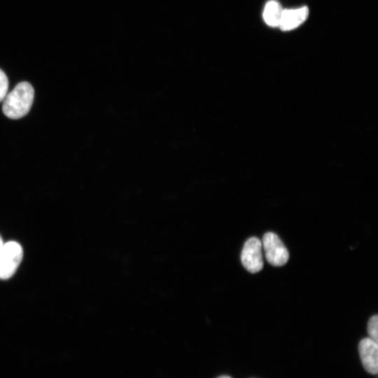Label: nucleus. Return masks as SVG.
Returning a JSON list of instances; mask_svg holds the SVG:
<instances>
[{"label":"nucleus","instance_id":"obj_7","mask_svg":"<svg viewBox=\"0 0 378 378\" xmlns=\"http://www.w3.org/2000/svg\"><path fill=\"white\" fill-rule=\"evenodd\" d=\"M283 9L280 4L274 0L268 1L263 10V19L271 27H279Z\"/></svg>","mask_w":378,"mask_h":378},{"label":"nucleus","instance_id":"obj_10","mask_svg":"<svg viewBox=\"0 0 378 378\" xmlns=\"http://www.w3.org/2000/svg\"><path fill=\"white\" fill-rule=\"evenodd\" d=\"M4 244L3 243L2 239H1V237H0V253H1V250H2V248H3V246H4Z\"/></svg>","mask_w":378,"mask_h":378},{"label":"nucleus","instance_id":"obj_8","mask_svg":"<svg viewBox=\"0 0 378 378\" xmlns=\"http://www.w3.org/2000/svg\"><path fill=\"white\" fill-rule=\"evenodd\" d=\"M369 337L373 341L378 342V316L377 314L370 317L367 328Z\"/></svg>","mask_w":378,"mask_h":378},{"label":"nucleus","instance_id":"obj_2","mask_svg":"<svg viewBox=\"0 0 378 378\" xmlns=\"http://www.w3.org/2000/svg\"><path fill=\"white\" fill-rule=\"evenodd\" d=\"M23 257V250L16 241L4 244L0 253V279L10 278L19 267Z\"/></svg>","mask_w":378,"mask_h":378},{"label":"nucleus","instance_id":"obj_9","mask_svg":"<svg viewBox=\"0 0 378 378\" xmlns=\"http://www.w3.org/2000/svg\"><path fill=\"white\" fill-rule=\"evenodd\" d=\"M8 80L5 73L0 69V102L8 94Z\"/></svg>","mask_w":378,"mask_h":378},{"label":"nucleus","instance_id":"obj_11","mask_svg":"<svg viewBox=\"0 0 378 378\" xmlns=\"http://www.w3.org/2000/svg\"><path fill=\"white\" fill-rule=\"evenodd\" d=\"M218 378H231L229 376H226V375H223V376H220L218 377Z\"/></svg>","mask_w":378,"mask_h":378},{"label":"nucleus","instance_id":"obj_6","mask_svg":"<svg viewBox=\"0 0 378 378\" xmlns=\"http://www.w3.org/2000/svg\"><path fill=\"white\" fill-rule=\"evenodd\" d=\"M309 10L307 6L297 9L283 10L279 27L283 31H288L298 27L307 18Z\"/></svg>","mask_w":378,"mask_h":378},{"label":"nucleus","instance_id":"obj_4","mask_svg":"<svg viewBox=\"0 0 378 378\" xmlns=\"http://www.w3.org/2000/svg\"><path fill=\"white\" fill-rule=\"evenodd\" d=\"M262 242L255 237L248 239L241 253V261L244 268L251 273H257L263 267Z\"/></svg>","mask_w":378,"mask_h":378},{"label":"nucleus","instance_id":"obj_1","mask_svg":"<svg viewBox=\"0 0 378 378\" xmlns=\"http://www.w3.org/2000/svg\"><path fill=\"white\" fill-rule=\"evenodd\" d=\"M34 97L32 85L28 82H21L5 97L2 111L8 118L19 119L29 111Z\"/></svg>","mask_w":378,"mask_h":378},{"label":"nucleus","instance_id":"obj_5","mask_svg":"<svg viewBox=\"0 0 378 378\" xmlns=\"http://www.w3.org/2000/svg\"><path fill=\"white\" fill-rule=\"evenodd\" d=\"M358 351L365 370L370 374L377 375L378 372V344L370 337L361 340Z\"/></svg>","mask_w":378,"mask_h":378},{"label":"nucleus","instance_id":"obj_3","mask_svg":"<svg viewBox=\"0 0 378 378\" xmlns=\"http://www.w3.org/2000/svg\"><path fill=\"white\" fill-rule=\"evenodd\" d=\"M261 242L265 258L270 265L280 267L288 262L289 258L288 251L275 233L272 232L265 233Z\"/></svg>","mask_w":378,"mask_h":378}]
</instances>
